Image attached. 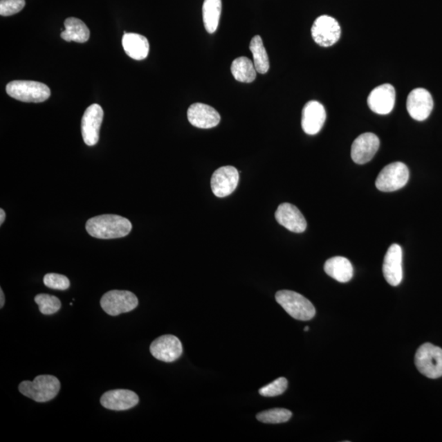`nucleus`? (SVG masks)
Listing matches in <instances>:
<instances>
[{
	"label": "nucleus",
	"instance_id": "nucleus-1",
	"mask_svg": "<svg viewBox=\"0 0 442 442\" xmlns=\"http://www.w3.org/2000/svg\"><path fill=\"white\" fill-rule=\"evenodd\" d=\"M132 230L128 219L118 215H101L89 219L86 230L93 238L113 239L127 236Z\"/></svg>",
	"mask_w": 442,
	"mask_h": 442
},
{
	"label": "nucleus",
	"instance_id": "nucleus-2",
	"mask_svg": "<svg viewBox=\"0 0 442 442\" xmlns=\"http://www.w3.org/2000/svg\"><path fill=\"white\" fill-rule=\"evenodd\" d=\"M60 388L61 383L59 379L53 375H39L33 382H21L19 387L22 395L37 403H47L55 398Z\"/></svg>",
	"mask_w": 442,
	"mask_h": 442
},
{
	"label": "nucleus",
	"instance_id": "nucleus-3",
	"mask_svg": "<svg viewBox=\"0 0 442 442\" xmlns=\"http://www.w3.org/2000/svg\"><path fill=\"white\" fill-rule=\"evenodd\" d=\"M277 302L293 318L306 321L313 319L315 315V306L300 293L289 290H282L275 295Z\"/></svg>",
	"mask_w": 442,
	"mask_h": 442
},
{
	"label": "nucleus",
	"instance_id": "nucleus-4",
	"mask_svg": "<svg viewBox=\"0 0 442 442\" xmlns=\"http://www.w3.org/2000/svg\"><path fill=\"white\" fill-rule=\"evenodd\" d=\"M6 92L10 97L24 102H42L51 95L46 84L33 80H13L7 84Z\"/></svg>",
	"mask_w": 442,
	"mask_h": 442
},
{
	"label": "nucleus",
	"instance_id": "nucleus-5",
	"mask_svg": "<svg viewBox=\"0 0 442 442\" xmlns=\"http://www.w3.org/2000/svg\"><path fill=\"white\" fill-rule=\"evenodd\" d=\"M415 365L419 372L428 378L442 376V349L431 343L423 344L416 351Z\"/></svg>",
	"mask_w": 442,
	"mask_h": 442
},
{
	"label": "nucleus",
	"instance_id": "nucleus-6",
	"mask_svg": "<svg viewBox=\"0 0 442 442\" xmlns=\"http://www.w3.org/2000/svg\"><path fill=\"white\" fill-rule=\"evenodd\" d=\"M409 177V169L405 164L393 163L387 165L379 173L375 185L382 192H394L407 184Z\"/></svg>",
	"mask_w": 442,
	"mask_h": 442
},
{
	"label": "nucleus",
	"instance_id": "nucleus-7",
	"mask_svg": "<svg viewBox=\"0 0 442 442\" xmlns=\"http://www.w3.org/2000/svg\"><path fill=\"white\" fill-rule=\"evenodd\" d=\"M100 305L107 314L118 316L135 310L138 305V300L131 292L113 290L102 296Z\"/></svg>",
	"mask_w": 442,
	"mask_h": 442
},
{
	"label": "nucleus",
	"instance_id": "nucleus-8",
	"mask_svg": "<svg viewBox=\"0 0 442 442\" xmlns=\"http://www.w3.org/2000/svg\"><path fill=\"white\" fill-rule=\"evenodd\" d=\"M312 37L321 47H330L341 37V28L338 21L327 15L320 16L311 28Z\"/></svg>",
	"mask_w": 442,
	"mask_h": 442
},
{
	"label": "nucleus",
	"instance_id": "nucleus-9",
	"mask_svg": "<svg viewBox=\"0 0 442 442\" xmlns=\"http://www.w3.org/2000/svg\"><path fill=\"white\" fill-rule=\"evenodd\" d=\"M150 352L158 360L174 362L182 355V343L180 339L174 335H163L151 342Z\"/></svg>",
	"mask_w": 442,
	"mask_h": 442
},
{
	"label": "nucleus",
	"instance_id": "nucleus-10",
	"mask_svg": "<svg viewBox=\"0 0 442 442\" xmlns=\"http://www.w3.org/2000/svg\"><path fill=\"white\" fill-rule=\"evenodd\" d=\"M104 119V110L98 104H92L84 111L82 120V133L84 142L88 146L97 145Z\"/></svg>",
	"mask_w": 442,
	"mask_h": 442
},
{
	"label": "nucleus",
	"instance_id": "nucleus-11",
	"mask_svg": "<svg viewBox=\"0 0 442 442\" xmlns=\"http://www.w3.org/2000/svg\"><path fill=\"white\" fill-rule=\"evenodd\" d=\"M239 173L234 167H223L213 173L211 185L214 195L225 198L230 195L239 185Z\"/></svg>",
	"mask_w": 442,
	"mask_h": 442
},
{
	"label": "nucleus",
	"instance_id": "nucleus-12",
	"mask_svg": "<svg viewBox=\"0 0 442 442\" xmlns=\"http://www.w3.org/2000/svg\"><path fill=\"white\" fill-rule=\"evenodd\" d=\"M406 108L410 117L423 122L430 117L433 109L431 93L425 89H414L408 95Z\"/></svg>",
	"mask_w": 442,
	"mask_h": 442
},
{
	"label": "nucleus",
	"instance_id": "nucleus-13",
	"mask_svg": "<svg viewBox=\"0 0 442 442\" xmlns=\"http://www.w3.org/2000/svg\"><path fill=\"white\" fill-rule=\"evenodd\" d=\"M380 141L373 133H365L357 137L351 145V155L356 164L363 165L370 162L376 154Z\"/></svg>",
	"mask_w": 442,
	"mask_h": 442
},
{
	"label": "nucleus",
	"instance_id": "nucleus-14",
	"mask_svg": "<svg viewBox=\"0 0 442 442\" xmlns=\"http://www.w3.org/2000/svg\"><path fill=\"white\" fill-rule=\"evenodd\" d=\"M383 272L387 282L394 287L403 281V249L398 244H392L388 248L384 257Z\"/></svg>",
	"mask_w": 442,
	"mask_h": 442
},
{
	"label": "nucleus",
	"instance_id": "nucleus-15",
	"mask_svg": "<svg viewBox=\"0 0 442 442\" xmlns=\"http://www.w3.org/2000/svg\"><path fill=\"white\" fill-rule=\"evenodd\" d=\"M368 105L374 113L389 114L395 106L396 91L390 84H384L373 89L368 97Z\"/></svg>",
	"mask_w": 442,
	"mask_h": 442
},
{
	"label": "nucleus",
	"instance_id": "nucleus-16",
	"mask_svg": "<svg viewBox=\"0 0 442 442\" xmlns=\"http://www.w3.org/2000/svg\"><path fill=\"white\" fill-rule=\"evenodd\" d=\"M187 119L191 125L200 129H211L218 126L221 122V115L212 107L208 104H192L187 113Z\"/></svg>",
	"mask_w": 442,
	"mask_h": 442
},
{
	"label": "nucleus",
	"instance_id": "nucleus-17",
	"mask_svg": "<svg viewBox=\"0 0 442 442\" xmlns=\"http://www.w3.org/2000/svg\"><path fill=\"white\" fill-rule=\"evenodd\" d=\"M326 120V111L320 102L310 101L302 110V127L307 135L315 136L323 128Z\"/></svg>",
	"mask_w": 442,
	"mask_h": 442
},
{
	"label": "nucleus",
	"instance_id": "nucleus-18",
	"mask_svg": "<svg viewBox=\"0 0 442 442\" xmlns=\"http://www.w3.org/2000/svg\"><path fill=\"white\" fill-rule=\"evenodd\" d=\"M275 219L279 225L293 233H303L306 230L305 217L293 204L285 203L279 205L275 212Z\"/></svg>",
	"mask_w": 442,
	"mask_h": 442
},
{
	"label": "nucleus",
	"instance_id": "nucleus-19",
	"mask_svg": "<svg viewBox=\"0 0 442 442\" xmlns=\"http://www.w3.org/2000/svg\"><path fill=\"white\" fill-rule=\"evenodd\" d=\"M138 401L140 398L136 392L125 389L107 392L100 399V403L104 408L116 412H122L135 407Z\"/></svg>",
	"mask_w": 442,
	"mask_h": 442
},
{
	"label": "nucleus",
	"instance_id": "nucleus-20",
	"mask_svg": "<svg viewBox=\"0 0 442 442\" xmlns=\"http://www.w3.org/2000/svg\"><path fill=\"white\" fill-rule=\"evenodd\" d=\"M122 46L127 55L133 59L144 60L149 55V43L144 35L136 33L124 34Z\"/></svg>",
	"mask_w": 442,
	"mask_h": 442
},
{
	"label": "nucleus",
	"instance_id": "nucleus-21",
	"mask_svg": "<svg viewBox=\"0 0 442 442\" xmlns=\"http://www.w3.org/2000/svg\"><path fill=\"white\" fill-rule=\"evenodd\" d=\"M324 271L338 282L347 283L353 277L354 270L351 261L346 257H334L325 262Z\"/></svg>",
	"mask_w": 442,
	"mask_h": 442
},
{
	"label": "nucleus",
	"instance_id": "nucleus-22",
	"mask_svg": "<svg viewBox=\"0 0 442 442\" xmlns=\"http://www.w3.org/2000/svg\"><path fill=\"white\" fill-rule=\"evenodd\" d=\"M65 30L61 33L62 39L66 42L86 43L89 39V30L84 22L75 17H69L64 22Z\"/></svg>",
	"mask_w": 442,
	"mask_h": 442
},
{
	"label": "nucleus",
	"instance_id": "nucleus-23",
	"mask_svg": "<svg viewBox=\"0 0 442 442\" xmlns=\"http://www.w3.org/2000/svg\"><path fill=\"white\" fill-rule=\"evenodd\" d=\"M221 0H204L203 19L205 28L210 34L216 33L221 15Z\"/></svg>",
	"mask_w": 442,
	"mask_h": 442
},
{
	"label": "nucleus",
	"instance_id": "nucleus-24",
	"mask_svg": "<svg viewBox=\"0 0 442 442\" xmlns=\"http://www.w3.org/2000/svg\"><path fill=\"white\" fill-rule=\"evenodd\" d=\"M257 73L253 62L247 57H239L232 62L231 73L239 82H253L256 80Z\"/></svg>",
	"mask_w": 442,
	"mask_h": 442
},
{
	"label": "nucleus",
	"instance_id": "nucleus-25",
	"mask_svg": "<svg viewBox=\"0 0 442 442\" xmlns=\"http://www.w3.org/2000/svg\"><path fill=\"white\" fill-rule=\"evenodd\" d=\"M253 56V64L258 73L266 74L270 69V60L260 35L254 37L249 46Z\"/></svg>",
	"mask_w": 442,
	"mask_h": 442
},
{
	"label": "nucleus",
	"instance_id": "nucleus-26",
	"mask_svg": "<svg viewBox=\"0 0 442 442\" xmlns=\"http://www.w3.org/2000/svg\"><path fill=\"white\" fill-rule=\"evenodd\" d=\"M292 415V412L288 409L275 408L259 413L257 418L261 423L276 424L288 422Z\"/></svg>",
	"mask_w": 442,
	"mask_h": 442
},
{
	"label": "nucleus",
	"instance_id": "nucleus-27",
	"mask_svg": "<svg viewBox=\"0 0 442 442\" xmlns=\"http://www.w3.org/2000/svg\"><path fill=\"white\" fill-rule=\"evenodd\" d=\"M35 302L39 306V311L43 315H50L57 313L62 306L59 298L48 294H38Z\"/></svg>",
	"mask_w": 442,
	"mask_h": 442
},
{
	"label": "nucleus",
	"instance_id": "nucleus-28",
	"mask_svg": "<svg viewBox=\"0 0 442 442\" xmlns=\"http://www.w3.org/2000/svg\"><path fill=\"white\" fill-rule=\"evenodd\" d=\"M288 380L285 378H277L273 383L268 384L259 390V393L263 396L274 397L282 395L287 390Z\"/></svg>",
	"mask_w": 442,
	"mask_h": 442
},
{
	"label": "nucleus",
	"instance_id": "nucleus-29",
	"mask_svg": "<svg viewBox=\"0 0 442 442\" xmlns=\"http://www.w3.org/2000/svg\"><path fill=\"white\" fill-rule=\"evenodd\" d=\"M44 284L46 287L56 290H66L70 287V281L65 275L50 273L44 277Z\"/></svg>",
	"mask_w": 442,
	"mask_h": 442
},
{
	"label": "nucleus",
	"instance_id": "nucleus-30",
	"mask_svg": "<svg viewBox=\"0 0 442 442\" xmlns=\"http://www.w3.org/2000/svg\"><path fill=\"white\" fill-rule=\"evenodd\" d=\"M25 0H1L0 1V15L12 16L24 10Z\"/></svg>",
	"mask_w": 442,
	"mask_h": 442
},
{
	"label": "nucleus",
	"instance_id": "nucleus-31",
	"mask_svg": "<svg viewBox=\"0 0 442 442\" xmlns=\"http://www.w3.org/2000/svg\"><path fill=\"white\" fill-rule=\"evenodd\" d=\"M6 212L3 209H0V225H3L4 221H6Z\"/></svg>",
	"mask_w": 442,
	"mask_h": 442
},
{
	"label": "nucleus",
	"instance_id": "nucleus-32",
	"mask_svg": "<svg viewBox=\"0 0 442 442\" xmlns=\"http://www.w3.org/2000/svg\"><path fill=\"white\" fill-rule=\"evenodd\" d=\"M0 297H1V300H0V307L3 308L6 298H4V294L2 289H0Z\"/></svg>",
	"mask_w": 442,
	"mask_h": 442
},
{
	"label": "nucleus",
	"instance_id": "nucleus-33",
	"mask_svg": "<svg viewBox=\"0 0 442 442\" xmlns=\"http://www.w3.org/2000/svg\"><path fill=\"white\" fill-rule=\"evenodd\" d=\"M309 329H309V327H306V328L304 329V331H305V332L309 331Z\"/></svg>",
	"mask_w": 442,
	"mask_h": 442
}]
</instances>
